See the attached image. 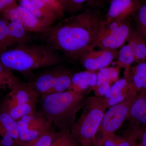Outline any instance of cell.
I'll use <instances>...</instances> for the list:
<instances>
[{
	"mask_svg": "<svg viewBox=\"0 0 146 146\" xmlns=\"http://www.w3.org/2000/svg\"><path fill=\"white\" fill-rule=\"evenodd\" d=\"M104 21L99 12L87 9L60 21L44 34L55 50L78 59L82 54L96 47Z\"/></svg>",
	"mask_w": 146,
	"mask_h": 146,
	"instance_id": "1",
	"label": "cell"
},
{
	"mask_svg": "<svg viewBox=\"0 0 146 146\" xmlns=\"http://www.w3.org/2000/svg\"><path fill=\"white\" fill-rule=\"evenodd\" d=\"M84 93L64 91L41 96L38 113L59 130L70 128L86 103Z\"/></svg>",
	"mask_w": 146,
	"mask_h": 146,
	"instance_id": "2",
	"label": "cell"
},
{
	"mask_svg": "<svg viewBox=\"0 0 146 146\" xmlns=\"http://www.w3.org/2000/svg\"><path fill=\"white\" fill-rule=\"evenodd\" d=\"M0 62L12 71L29 74L36 69L59 65L62 60L48 45H19L1 54Z\"/></svg>",
	"mask_w": 146,
	"mask_h": 146,
	"instance_id": "3",
	"label": "cell"
},
{
	"mask_svg": "<svg viewBox=\"0 0 146 146\" xmlns=\"http://www.w3.org/2000/svg\"><path fill=\"white\" fill-rule=\"evenodd\" d=\"M107 108L96 96L89 97L79 117L70 128L80 146H96V137Z\"/></svg>",
	"mask_w": 146,
	"mask_h": 146,
	"instance_id": "4",
	"label": "cell"
},
{
	"mask_svg": "<svg viewBox=\"0 0 146 146\" xmlns=\"http://www.w3.org/2000/svg\"><path fill=\"white\" fill-rule=\"evenodd\" d=\"M10 91L1 106L14 119L36 114L40 95L29 84L18 78Z\"/></svg>",
	"mask_w": 146,
	"mask_h": 146,
	"instance_id": "5",
	"label": "cell"
},
{
	"mask_svg": "<svg viewBox=\"0 0 146 146\" xmlns=\"http://www.w3.org/2000/svg\"><path fill=\"white\" fill-rule=\"evenodd\" d=\"M54 68L41 72L28 83L41 96L63 92L70 86L74 74L64 66Z\"/></svg>",
	"mask_w": 146,
	"mask_h": 146,
	"instance_id": "6",
	"label": "cell"
},
{
	"mask_svg": "<svg viewBox=\"0 0 146 146\" xmlns=\"http://www.w3.org/2000/svg\"><path fill=\"white\" fill-rule=\"evenodd\" d=\"M139 94L137 92L123 101L109 108L105 113L96 137V146H102L104 140L115 134L127 119L131 106Z\"/></svg>",
	"mask_w": 146,
	"mask_h": 146,
	"instance_id": "7",
	"label": "cell"
},
{
	"mask_svg": "<svg viewBox=\"0 0 146 146\" xmlns=\"http://www.w3.org/2000/svg\"><path fill=\"white\" fill-rule=\"evenodd\" d=\"M1 14L7 18L9 22L23 26L29 32L44 34L51 27L23 6L17 4L6 9Z\"/></svg>",
	"mask_w": 146,
	"mask_h": 146,
	"instance_id": "8",
	"label": "cell"
},
{
	"mask_svg": "<svg viewBox=\"0 0 146 146\" xmlns=\"http://www.w3.org/2000/svg\"><path fill=\"white\" fill-rule=\"evenodd\" d=\"M20 141L33 140L54 127L37 112L34 115L24 116L17 121Z\"/></svg>",
	"mask_w": 146,
	"mask_h": 146,
	"instance_id": "9",
	"label": "cell"
},
{
	"mask_svg": "<svg viewBox=\"0 0 146 146\" xmlns=\"http://www.w3.org/2000/svg\"><path fill=\"white\" fill-rule=\"evenodd\" d=\"M22 6L33 16L51 27L60 16L63 10L58 7L39 0H20Z\"/></svg>",
	"mask_w": 146,
	"mask_h": 146,
	"instance_id": "10",
	"label": "cell"
},
{
	"mask_svg": "<svg viewBox=\"0 0 146 146\" xmlns=\"http://www.w3.org/2000/svg\"><path fill=\"white\" fill-rule=\"evenodd\" d=\"M117 50L101 49H91L82 54L78 59L87 70L96 71L106 68L117 57Z\"/></svg>",
	"mask_w": 146,
	"mask_h": 146,
	"instance_id": "11",
	"label": "cell"
},
{
	"mask_svg": "<svg viewBox=\"0 0 146 146\" xmlns=\"http://www.w3.org/2000/svg\"><path fill=\"white\" fill-rule=\"evenodd\" d=\"M130 16L112 34L98 40L96 47L101 49L117 50L127 42L133 29L131 24Z\"/></svg>",
	"mask_w": 146,
	"mask_h": 146,
	"instance_id": "12",
	"label": "cell"
},
{
	"mask_svg": "<svg viewBox=\"0 0 146 146\" xmlns=\"http://www.w3.org/2000/svg\"><path fill=\"white\" fill-rule=\"evenodd\" d=\"M143 1L144 0H112L104 24L131 16Z\"/></svg>",
	"mask_w": 146,
	"mask_h": 146,
	"instance_id": "13",
	"label": "cell"
},
{
	"mask_svg": "<svg viewBox=\"0 0 146 146\" xmlns=\"http://www.w3.org/2000/svg\"><path fill=\"white\" fill-rule=\"evenodd\" d=\"M127 119L131 127H140L146 126V91L139 94L131 108Z\"/></svg>",
	"mask_w": 146,
	"mask_h": 146,
	"instance_id": "14",
	"label": "cell"
},
{
	"mask_svg": "<svg viewBox=\"0 0 146 146\" xmlns=\"http://www.w3.org/2000/svg\"><path fill=\"white\" fill-rule=\"evenodd\" d=\"M97 73L95 71L86 70L74 74L68 91L84 93V91L96 86Z\"/></svg>",
	"mask_w": 146,
	"mask_h": 146,
	"instance_id": "15",
	"label": "cell"
},
{
	"mask_svg": "<svg viewBox=\"0 0 146 146\" xmlns=\"http://www.w3.org/2000/svg\"><path fill=\"white\" fill-rule=\"evenodd\" d=\"M127 42L135 62L139 63L146 60V39L138 29L132 30Z\"/></svg>",
	"mask_w": 146,
	"mask_h": 146,
	"instance_id": "16",
	"label": "cell"
},
{
	"mask_svg": "<svg viewBox=\"0 0 146 146\" xmlns=\"http://www.w3.org/2000/svg\"><path fill=\"white\" fill-rule=\"evenodd\" d=\"M29 32L20 24L9 22L8 25L9 47L15 44H27L31 39Z\"/></svg>",
	"mask_w": 146,
	"mask_h": 146,
	"instance_id": "17",
	"label": "cell"
},
{
	"mask_svg": "<svg viewBox=\"0 0 146 146\" xmlns=\"http://www.w3.org/2000/svg\"><path fill=\"white\" fill-rule=\"evenodd\" d=\"M8 133L16 141H20L16 120L0 106V136Z\"/></svg>",
	"mask_w": 146,
	"mask_h": 146,
	"instance_id": "18",
	"label": "cell"
},
{
	"mask_svg": "<svg viewBox=\"0 0 146 146\" xmlns=\"http://www.w3.org/2000/svg\"><path fill=\"white\" fill-rule=\"evenodd\" d=\"M130 81L138 94L146 91V60L131 67Z\"/></svg>",
	"mask_w": 146,
	"mask_h": 146,
	"instance_id": "19",
	"label": "cell"
},
{
	"mask_svg": "<svg viewBox=\"0 0 146 146\" xmlns=\"http://www.w3.org/2000/svg\"><path fill=\"white\" fill-rule=\"evenodd\" d=\"M115 62L119 68H124V78L130 81L131 68L132 63L135 62V58L128 45H125L117 52Z\"/></svg>",
	"mask_w": 146,
	"mask_h": 146,
	"instance_id": "20",
	"label": "cell"
},
{
	"mask_svg": "<svg viewBox=\"0 0 146 146\" xmlns=\"http://www.w3.org/2000/svg\"><path fill=\"white\" fill-rule=\"evenodd\" d=\"M136 92H137L134 89L133 84L130 81L115 96L108 99L104 98L102 97L98 98L105 106H106L107 108H109L115 104L123 101Z\"/></svg>",
	"mask_w": 146,
	"mask_h": 146,
	"instance_id": "21",
	"label": "cell"
},
{
	"mask_svg": "<svg viewBox=\"0 0 146 146\" xmlns=\"http://www.w3.org/2000/svg\"><path fill=\"white\" fill-rule=\"evenodd\" d=\"M50 146H80L70 129L56 131Z\"/></svg>",
	"mask_w": 146,
	"mask_h": 146,
	"instance_id": "22",
	"label": "cell"
},
{
	"mask_svg": "<svg viewBox=\"0 0 146 146\" xmlns=\"http://www.w3.org/2000/svg\"><path fill=\"white\" fill-rule=\"evenodd\" d=\"M54 127V126L53 127L43 134L31 141L27 142L19 141L17 146H50L56 132L55 130Z\"/></svg>",
	"mask_w": 146,
	"mask_h": 146,
	"instance_id": "23",
	"label": "cell"
},
{
	"mask_svg": "<svg viewBox=\"0 0 146 146\" xmlns=\"http://www.w3.org/2000/svg\"><path fill=\"white\" fill-rule=\"evenodd\" d=\"M118 68V67H106L99 70V71L97 73V83L96 86H98L106 82L111 83L112 82L117 81L119 76Z\"/></svg>",
	"mask_w": 146,
	"mask_h": 146,
	"instance_id": "24",
	"label": "cell"
},
{
	"mask_svg": "<svg viewBox=\"0 0 146 146\" xmlns=\"http://www.w3.org/2000/svg\"><path fill=\"white\" fill-rule=\"evenodd\" d=\"M9 21L4 16L0 14V55L8 50V25Z\"/></svg>",
	"mask_w": 146,
	"mask_h": 146,
	"instance_id": "25",
	"label": "cell"
},
{
	"mask_svg": "<svg viewBox=\"0 0 146 146\" xmlns=\"http://www.w3.org/2000/svg\"><path fill=\"white\" fill-rule=\"evenodd\" d=\"M129 82L125 78L118 80L112 86H110L102 98L108 99L115 96L127 85Z\"/></svg>",
	"mask_w": 146,
	"mask_h": 146,
	"instance_id": "26",
	"label": "cell"
},
{
	"mask_svg": "<svg viewBox=\"0 0 146 146\" xmlns=\"http://www.w3.org/2000/svg\"><path fill=\"white\" fill-rule=\"evenodd\" d=\"M127 18L115 20L108 23L104 24L100 33L98 40L112 34L123 23Z\"/></svg>",
	"mask_w": 146,
	"mask_h": 146,
	"instance_id": "27",
	"label": "cell"
},
{
	"mask_svg": "<svg viewBox=\"0 0 146 146\" xmlns=\"http://www.w3.org/2000/svg\"><path fill=\"white\" fill-rule=\"evenodd\" d=\"M131 15L138 24V26L146 29V0H144L143 2Z\"/></svg>",
	"mask_w": 146,
	"mask_h": 146,
	"instance_id": "28",
	"label": "cell"
},
{
	"mask_svg": "<svg viewBox=\"0 0 146 146\" xmlns=\"http://www.w3.org/2000/svg\"><path fill=\"white\" fill-rule=\"evenodd\" d=\"M0 77L6 80L9 83L8 89L11 90L18 78L13 74L12 71L0 62Z\"/></svg>",
	"mask_w": 146,
	"mask_h": 146,
	"instance_id": "29",
	"label": "cell"
},
{
	"mask_svg": "<svg viewBox=\"0 0 146 146\" xmlns=\"http://www.w3.org/2000/svg\"><path fill=\"white\" fill-rule=\"evenodd\" d=\"M98 1L100 0H66L65 10L71 12L78 11L85 3L92 1Z\"/></svg>",
	"mask_w": 146,
	"mask_h": 146,
	"instance_id": "30",
	"label": "cell"
},
{
	"mask_svg": "<svg viewBox=\"0 0 146 146\" xmlns=\"http://www.w3.org/2000/svg\"><path fill=\"white\" fill-rule=\"evenodd\" d=\"M111 83L106 82L98 86H95L92 88L95 94V96L98 98L102 97L106 93L110 86Z\"/></svg>",
	"mask_w": 146,
	"mask_h": 146,
	"instance_id": "31",
	"label": "cell"
},
{
	"mask_svg": "<svg viewBox=\"0 0 146 146\" xmlns=\"http://www.w3.org/2000/svg\"><path fill=\"white\" fill-rule=\"evenodd\" d=\"M19 141H16L8 133H6L0 140V146H17Z\"/></svg>",
	"mask_w": 146,
	"mask_h": 146,
	"instance_id": "32",
	"label": "cell"
},
{
	"mask_svg": "<svg viewBox=\"0 0 146 146\" xmlns=\"http://www.w3.org/2000/svg\"><path fill=\"white\" fill-rule=\"evenodd\" d=\"M16 4V0H0V14L6 9Z\"/></svg>",
	"mask_w": 146,
	"mask_h": 146,
	"instance_id": "33",
	"label": "cell"
},
{
	"mask_svg": "<svg viewBox=\"0 0 146 146\" xmlns=\"http://www.w3.org/2000/svg\"><path fill=\"white\" fill-rule=\"evenodd\" d=\"M139 138L141 139V146H146V126L139 127Z\"/></svg>",
	"mask_w": 146,
	"mask_h": 146,
	"instance_id": "34",
	"label": "cell"
},
{
	"mask_svg": "<svg viewBox=\"0 0 146 146\" xmlns=\"http://www.w3.org/2000/svg\"><path fill=\"white\" fill-rule=\"evenodd\" d=\"M39 1H42L44 2L52 5L60 7L63 10L61 5H60V3H59V0H39Z\"/></svg>",
	"mask_w": 146,
	"mask_h": 146,
	"instance_id": "35",
	"label": "cell"
},
{
	"mask_svg": "<svg viewBox=\"0 0 146 146\" xmlns=\"http://www.w3.org/2000/svg\"><path fill=\"white\" fill-rule=\"evenodd\" d=\"M61 7L63 11L65 10V6H66V0H59Z\"/></svg>",
	"mask_w": 146,
	"mask_h": 146,
	"instance_id": "36",
	"label": "cell"
},
{
	"mask_svg": "<svg viewBox=\"0 0 146 146\" xmlns=\"http://www.w3.org/2000/svg\"><path fill=\"white\" fill-rule=\"evenodd\" d=\"M138 29L142 33V34L143 35L146 39V29L140 26H138Z\"/></svg>",
	"mask_w": 146,
	"mask_h": 146,
	"instance_id": "37",
	"label": "cell"
},
{
	"mask_svg": "<svg viewBox=\"0 0 146 146\" xmlns=\"http://www.w3.org/2000/svg\"><path fill=\"white\" fill-rule=\"evenodd\" d=\"M133 146H141V144H136V145H135Z\"/></svg>",
	"mask_w": 146,
	"mask_h": 146,
	"instance_id": "38",
	"label": "cell"
},
{
	"mask_svg": "<svg viewBox=\"0 0 146 146\" xmlns=\"http://www.w3.org/2000/svg\"><path fill=\"white\" fill-rule=\"evenodd\" d=\"M2 100H1V97H0V106H1V102Z\"/></svg>",
	"mask_w": 146,
	"mask_h": 146,
	"instance_id": "39",
	"label": "cell"
}]
</instances>
